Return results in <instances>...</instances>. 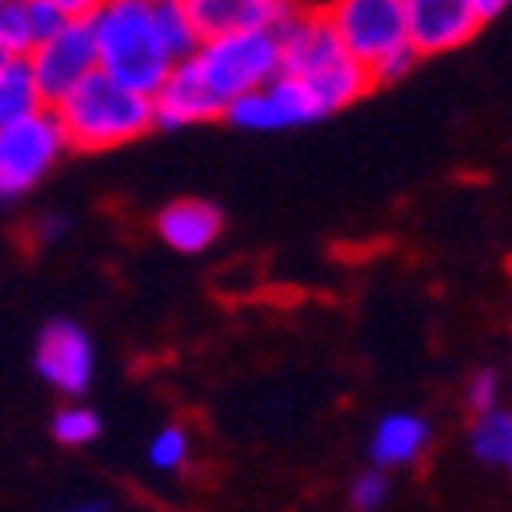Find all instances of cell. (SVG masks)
<instances>
[{"label":"cell","mask_w":512,"mask_h":512,"mask_svg":"<svg viewBox=\"0 0 512 512\" xmlns=\"http://www.w3.org/2000/svg\"><path fill=\"white\" fill-rule=\"evenodd\" d=\"M279 46H283V78L304 82L324 107V115L357 103L373 87L369 70L340 46V37L332 33L324 13H295L279 29Z\"/></svg>","instance_id":"2"},{"label":"cell","mask_w":512,"mask_h":512,"mask_svg":"<svg viewBox=\"0 0 512 512\" xmlns=\"http://www.w3.org/2000/svg\"><path fill=\"white\" fill-rule=\"evenodd\" d=\"M152 5H156V0H152Z\"/></svg>","instance_id":"29"},{"label":"cell","mask_w":512,"mask_h":512,"mask_svg":"<svg viewBox=\"0 0 512 512\" xmlns=\"http://www.w3.org/2000/svg\"><path fill=\"white\" fill-rule=\"evenodd\" d=\"M62 230H66V218H62V213H54V218H41V222H37V238H41V242H54Z\"/></svg>","instance_id":"25"},{"label":"cell","mask_w":512,"mask_h":512,"mask_svg":"<svg viewBox=\"0 0 512 512\" xmlns=\"http://www.w3.org/2000/svg\"><path fill=\"white\" fill-rule=\"evenodd\" d=\"M95 54H99V74L123 82L136 95H156L164 78L173 74V58H168L152 0H103V5L87 17Z\"/></svg>","instance_id":"1"},{"label":"cell","mask_w":512,"mask_h":512,"mask_svg":"<svg viewBox=\"0 0 512 512\" xmlns=\"http://www.w3.org/2000/svg\"><path fill=\"white\" fill-rule=\"evenodd\" d=\"M193 62H197L201 78L209 82V91L230 107L242 95L271 87V82L283 74V46H279L275 29L226 33V37L201 41Z\"/></svg>","instance_id":"4"},{"label":"cell","mask_w":512,"mask_h":512,"mask_svg":"<svg viewBox=\"0 0 512 512\" xmlns=\"http://www.w3.org/2000/svg\"><path fill=\"white\" fill-rule=\"evenodd\" d=\"M467 5H472L476 21L484 25V21H492V17H500V13H504V5H508V0H467Z\"/></svg>","instance_id":"24"},{"label":"cell","mask_w":512,"mask_h":512,"mask_svg":"<svg viewBox=\"0 0 512 512\" xmlns=\"http://www.w3.org/2000/svg\"><path fill=\"white\" fill-rule=\"evenodd\" d=\"M62 152H66V136L50 107L29 119L5 123L0 127V201L29 193L58 164Z\"/></svg>","instance_id":"5"},{"label":"cell","mask_w":512,"mask_h":512,"mask_svg":"<svg viewBox=\"0 0 512 512\" xmlns=\"http://www.w3.org/2000/svg\"><path fill=\"white\" fill-rule=\"evenodd\" d=\"M496 390H500L496 373H492V369H480V373L472 377V386H467V406H472L476 414L492 410V406H496Z\"/></svg>","instance_id":"22"},{"label":"cell","mask_w":512,"mask_h":512,"mask_svg":"<svg viewBox=\"0 0 512 512\" xmlns=\"http://www.w3.org/2000/svg\"><path fill=\"white\" fill-rule=\"evenodd\" d=\"M332 33L365 70L386 62L398 50H410L406 41V0H336L324 13Z\"/></svg>","instance_id":"6"},{"label":"cell","mask_w":512,"mask_h":512,"mask_svg":"<svg viewBox=\"0 0 512 512\" xmlns=\"http://www.w3.org/2000/svg\"><path fill=\"white\" fill-rule=\"evenodd\" d=\"M29 70L37 78V91L46 107H58L70 91H78L95 70H99V54H95V37L87 21H66L54 37H46L41 46L29 54Z\"/></svg>","instance_id":"7"},{"label":"cell","mask_w":512,"mask_h":512,"mask_svg":"<svg viewBox=\"0 0 512 512\" xmlns=\"http://www.w3.org/2000/svg\"><path fill=\"white\" fill-rule=\"evenodd\" d=\"M37 373L50 381L58 394H87L95 377V345L91 336L70 320H54L37 336Z\"/></svg>","instance_id":"8"},{"label":"cell","mask_w":512,"mask_h":512,"mask_svg":"<svg viewBox=\"0 0 512 512\" xmlns=\"http://www.w3.org/2000/svg\"><path fill=\"white\" fill-rule=\"evenodd\" d=\"M37 111H46V103H41L29 58H9L5 66H0V127L17 123V119H29Z\"/></svg>","instance_id":"16"},{"label":"cell","mask_w":512,"mask_h":512,"mask_svg":"<svg viewBox=\"0 0 512 512\" xmlns=\"http://www.w3.org/2000/svg\"><path fill=\"white\" fill-rule=\"evenodd\" d=\"M50 111L62 123L66 148H78V152H111L119 144L140 140L148 127H156L152 99L127 91L123 82L99 70Z\"/></svg>","instance_id":"3"},{"label":"cell","mask_w":512,"mask_h":512,"mask_svg":"<svg viewBox=\"0 0 512 512\" xmlns=\"http://www.w3.org/2000/svg\"><path fill=\"white\" fill-rule=\"evenodd\" d=\"M508 467H512V463H508Z\"/></svg>","instance_id":"30"},{"label":"cell","mask_w":512,"mask_h":512,"mask_svg":"<svg viewBox=\"0 0 512 512\" xmlns=\"http://www.w3.org/2000/svg\"><path fill=\"white\" fill-rule=\"evenodd\" d=\"M99 431H103L99 414L91 406H82V402H70L54 414V439L62 447H87V443L99 439Z\"/></svg>","instance_id":"19"},{"label":"cell","mask_w":512,"mask_h":512,"mask_svg":"<svg viewBox=\"0 0 512 512\" xmlns=\"http://www.w3.org/2000/svg\"><path fill=\"white\" fill-rule=\"evenodd\" d=\"M152 111H156V127H185V123L226 115V103L209 91L197 62L185 58L173 66V74L164 78V87L152 95Z\"/></svg>","instance_id":"12"},{"label":"cell","mask_w":512,"mask_h":512,"mask_svg":"<svg viewBox=\"0 0 512 512\" xmlns=\"http://www.w3.org/2000/svg\"><path fill=\"white\" fill-rule=\"evenodd\" d=\"M62 512H103V504H99V500H82V504H70V508H62Z\"/></svg>","instance_id":"26"},{"label":"cell","mask_w":512,"mask_h":512,"mask_svg":"<svg viewBox=\"0 0 512 512\" xmlns=\"http://www.w3.org/2000/svg\"><path fill=\"white\" fill-rule=\"evenodd\" d=\"M201 41L250 33V29H283L295 13V0H181Z\"/></svg>","instance_id":"10"},{"label":"cell","mask_w":512,"mask_h":512,"mask_svg":"<svg viewBox=\"0 0 512 512\" xmlns=\"http://www.w3.org/2000/svg\"><path fill=\"white\" fill-rule=\"evenodd\" d=\"M66 25V17L50 0H9L0 9V50L9 58H29L41 41L54 37Z\"/></svg>","instance_id":"14"},{"label":"cell","mask_w":512,"mask_h":512,"mask_svg":"<svg viewBox=\"0 0 512 512\" xmlns=\"http://www.w3.org/2000/svg\"><path fill=\"white\" fill-rule=\"evenodd\" d=\"M324 107L316 103V95L295 78H275L271 87L254 91V95H242L226 107V119L246 127V132H279V127H291V123H312L320 119Z\"/></svg>","instance_id":"9"},{"label":"cell","mask_w":512,"mask_h":512,"mask_svg":"<svg viewBox=\"0 0 512 512\" xmlns=\"http://www.w3.org/2000/svg\"><path fill=\"white\" fill-rule=\"evenodd\" d=\"M148 463L156 472H181L189 463V435L181 426H160V431L148 439Z\"/></svg>","instance_id":"20"},{"label":"cell","mask_w":512,"mask_h":512,"mask_svg":"<svg viewBox=\"0 0 512 512\" xmlns=\"http://www.w3.org/2000/svg\"><path fill=\"white\" fill-rule=\"evenodd\" d=\"M5 5H9V0H0V9H5Z\"/></svg>","instance_id":"28"},{"label":"cell","mask_w":512,"mask_h":512,"mask_svg":"<svg viewBox=\"0 0 512 512\" xmlns=\"http://www.w3.org/2000/svg\"><path fill=\"white\" fill-rule=\"evenodd\" d=\"M426 443H431V422L422 414H386L373 426V439H369V459L377 472H390V467H410L422 459Z\"/></svg>","instance_id":"13"},{"label":"cell","mask_w":512,"mask_h":512,"mask_svg":"<svg viewBox=\"0 0 512 512\" xmlns=\"http://www.w3.org/2000/svg\"><path fill=\"white\" fill-rule=\"evenodd\" d=\"M156 230L160 238L181 250V254H197V250H209L222 234V213L213 209L209 201H197V197H185V201H173L160 209L156 218Z\"/></svg>","instance_id":"15"},{"label":"cell","mask_w":512,"mask_h":512,"mask_svg":"<svg viewBox=\"0 0 512 512\" xmlns=\"http://www.w3.org/2000/svg\"><path fill=\"white\" fill-rule=\"evenodd\" d=\"M50 5H54L66 21H87V17L103 5V0H50Z\"/></svg>","instance_id":"23"},{"label":"cell","mask_w":512,"mask_h":512,"mask_svg":"<svg viewBox=\"0 0 512 512\" xmlns=\"http://www.w3.org/2000/svg\"><path fill=\"white\" fill-rule=\"evenodd\" d=\"M386 492H390L386 472H377V467H369V472H361V476L353 480L349 500H353V508H357V512H373V508L386 504Z\"/></svg>","instance_id":"21"},{"label":"cell","mask_w":512,"mask_h":512,"mask_svg":"<svg viewBox=\"0 0 512 512\" xmlns=\"http://www.w3.org/2000/svg\"><path fill=\"white\" fill-rule=\"evenodd\" d=\"M467 443H472V455H476L480 463L508 467V463H512V414L500 410V406L476 414Z\"/></svg>","instance_id":"17"},{"label":"cell","mask_w":512,"mask_h":512,"mask_svg":"<svg viewBox=\"0 0 512 512\" xmlns=\"http://www.w3.org/2000/svg\"><path fill=\"white\" fill-rule=\"evenodd\" d=\"M480 29L467 0H406V41L414 54H447Z\"/></svg>","instance_id":"11"},{"label":"cell","mask_w":512,"mask_h":512,"mask_svg":"<svg viewBox=\"0 0 512 512\" xmlns=\"http://www.w3.org/2000/svg\"><path fill=\"white\" fill-rule=\"evenodd\" d=\"M5 62H9V54H5V50H0V66H5Z\"/></svg>","instance_id":"27"},{"label":"cell","mask_w":512,"mask_h":512,"mask_svg":"<svg viewBox=\"0 0 512 512\" xmlns=\"http://www.w3.org/2000/svg\"><path fill=\"white\" fill-rule=\"evenodd\" d=\"M152 13H156V29H160V41H164L168 58H173V62L193 58L197 46H201V37H197V29H193V21H189L181 0H156Z\"/></svg>","instance_id":"18"}]
</instances>
